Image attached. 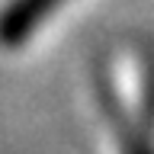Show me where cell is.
<instances>
[{"mask_svg": "<svg viewBox=\"0 0 154 154\" xmlns=\"http://www.w3.org/2000/svg\"><path fill=\"white\" fill-rule=\"evenodd\" d=\"M112 77L119 80V125L125 132V151L128 154H154L151 151V119H154V77L151 64L144 61L138 48H122L112 58Z\"/></svg>", "mask_w": 154, "mask_h": 154, "instance_id": "obj_1", "label": "cell"}, {"mask_svg": "<svg viewBox=\"0 0 154 154\" xmlns=\"http://www.w3.org/2000/svg\"><path fill=\"white\" fill-rule=\"evenodd\" d=\"M61 0H13L0 13V45H19L32 29L45 19L48 10H55Z\"/></svg>", "mask_w": 154, "mask_h": 154, "instance_id": "obj_2", "label": "cell"}]
</instances>
